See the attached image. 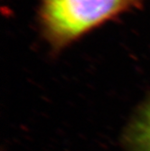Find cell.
I'll return each mask as SVG.
<instances>
[{
	"label": "cell",
	"mask_w": 150,
	"mask_h": 151,
	"mask_svg": "<svg viewBox=\"0 0 150 151\" xmlns=\"http://www.w3.org/2000/svg\"><path fill=\"white\" fill-rule=\"evenodd\" d=\"M145 0H42L38 21L51 49L59 52L80 37Z\"/></svg>",
	"instance_id": "cell-1"
},
{
	"label": "cell",
	"mask_w": 150,
	"mask_h": 151,
	"mask_svg": "<svg viewBox=\"0 0 150 151\" xmlns=\"http://www.w3.org/2000/svg\"><path fill=\"white\" fill-rule=\"evenodd\" d=\"M125 151H150V97L136 111L122 135Z\"/></svg>",
	"instance_id": "cell-2"
}]
</instances>
